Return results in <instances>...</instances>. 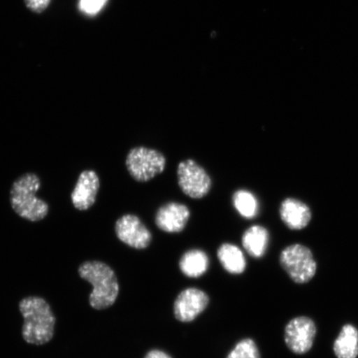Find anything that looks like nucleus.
Wrapping results in <instances>:
<instances>
[{
	"label": "nucleus",
	"mask_w": 358,
	"mask_h": 358,
	"mask_svg": "<svg viewBox=\"0 0 358 358\" xmlns=\"http://www.w3.org/2000/svg\"><path fill=\"white\" fill-rule=\"evenodd\" d=\"M189 217L190 211L186 205L169 203L157 212L155 223L160 230L168 234H178L185 229Z\"/></svg>",
	"instance_id": "nucleus-11"
},
{
	"label": "nucleus",
	"mask_w": 358,
	"mask_h": 358,
	"mask_svg": "<svg viewBox=\"0 0 358 358\" xmlns=\"http://www.w3.org/2000/svg\"><path fill=\"white\" fill-rule=\"evenodd\" d=\"M334 352L337 358L358 357V330L352 324L344 325L334 343Z\"/></svg>",
	"instance_id": "nucleus-13"
},
{
	"label": "nucleus",
	"mask_w": 358,
	"mask_h": 358,
	"mask_svg": "<svg viewBox=\"0 0 358 358\" xmlns=\"http://www.w3.org/2000/svg\"><path fill=\"white\" fill-rule=\"evenodd\" d=\"M208 266L207 254L198 249L187 252L179 262L181 271L189 278H199L208 271Z\"/></svg>",
	"instance_id": "nucleus-14"
},
{
	"label": "nucleus",
	"mask_w": 358,
	"mask_h": 358,
	"mask_svg": "<svg viewBox=\"0 0 358 358\" xmlns=\"http://www.w3.org/2000/svg\"><path fill=\"white\" fill-rule=\"evenodd\" d=\"M268 243V234L262 226L250 227L243 236V245L250 256L261 258L265 255Z\"/></svg>",
	"instance_id": "nucleus-15"
},
{
	"label": "nucleus",
	"mask_w": 358,
	"mask_h": 358,
	"mask_svg": "<svg viewBox=\"0 0 358 358\" xmlns=\"http://www.w3.org/2000/svg\"><path fill=\"white\" fill-rule=\"evenodd\" d=\"M177 173L179 187L183 194L192 199L203 198L211 189V178L194 160L182 161L178 164Z\"/></svg>",
	"instance_id": "nucleus-6"
},
{
	"label": "nucleus",
	"mask_w": 358,
	"mask_h": 358,
	"mask_svg": "<svg viewBox=\"0 0 358 358\" xmlns=\"http://www.w3.org/2000/svg\"><path fill=\"white\" fill-rule=\"evenodd\" d=\"M106 0H80V8L89 15H95L105 6Z\"/></svg>",
	"instance_id": "nucleus-19"
},
{
	"label": "nucleus",
	"mask_w": 358,
	"mask_h": 358,
	"mask_svg": "<svg viewBox=\"0 0 358 358\" xmlns=\"http://www.w3.org/2000/svg\"><path fill=\"white\" fill-rule=\"evenodd\" d=\"M217 257L222 266L231 274L243 273L246 267L244 255L236 245L225 243L218 249Z\"/></svg>",
	"instance_id": "nucleus-16"
},
{
	"label": "nucleus",
	"mask_w": 358,
	"mask_h": 358,
	"mask_svg": "<svg viewBox=\"0 0 358 358\" xmlns=\"http://www.w3.org/2000/svg\"><path fill=\"white\" fill-rule=\"evenodd\" d=\"M282 268L296 284H306L315 276L317 263L306 245L294 244L282 250L280 257Z\"/></svg>",
	"instance_id": "nucleus-4"
},
{
	"label": "nucleus",
	"mask_w": 358,
	"mask_h": 358,
	"mask_svg": "<svg viewBox=\"0 0 358 358\" xmlns=\"http://www.w3.org/2000/svg\"><path fill=\"white\" fill-rule=\"evenodd\" d=\"M41 187L37 174L27 173L13 182L10 190L11 207L19 216L29 222H38L47 216L46 201L36 196Z\"/></svg>",
	"instance_id": "nucleus-3"
},
{
	"label": "nucleus",
	"mask_w": 358,
	"mask_h": 358,
	"mask_svg": "<svg viewBox=\"0 0 358 358\" xmlns=\"http://www.w3.org/2000/svg\"><path fill=\"white\" fill-rule=\"evenodd\" d=\"M280 214L282 221L292 230L306 228L311 220L310 208L301 201L294 199H285L281 203Z\"/></svg>",
	"instance_id": "nucleus-12"
},
{
	"label": "nucleus",
	"mask_w": 358,
	"mask_h": 358,
	"mask_svg": "<svg viewBox=\"0 0 358 358\" xmlns=\"http://www.w3.org/2000/svg\"><path fill=\"white\" fill-rule=\"evenodd\" d=\"M234 204L237 212L243 217L253 218L258 213V201L256 196L249 191H236L234 195Z\"/></svg>",
	"instance_id": "nucleus-17"
},
{
	"label": "nucleus",
	"mask_w": 358,
	"mask_h": 358,
	"mask_svg": "<svg viewBox=\"0 0 358 358\" xmlns=\"http://www.w3.org/2000/svg\"><path fill=\"white\" fill-rule=\"evenodd\" d=\"M317 334V328L310 317L301 316L291 320L285 329V342L295 355H304L310 350Z\"/></svg>",
	"instance_id": "nucleus-7"
},
{
	"label": "nucleus",
	"mask_w": 358,
	"mask_h": 358,
	"mask_svg": "<svg viewBox=\"0 0 358 358\" xmlns=\"http://www.w3.org/2000/svg\"><path fill=\"white\" fill-rule=\"evenodd\" d=\"M209 303L208 294L199 289L183 290L174 303V315L178 321L187 323L205 310Z\"/></svg>",
	"instance_id": "nucleus-9"
},
{
	"label": "nucleus",
	"mask_w": 358,
	"mask_h": 358,
	"mask_svg": "<svg viewBox=\"0 0 358 358\" xmlns=\"http://www.w3.org/2000/svg\"><path fill=\"white\" fill-rule=\"evenodd\" d=\"M20 310L24 317L22 335L25 341L34 345L50 342L55 335L56 317L48 303L41 297L22 299Z\"/></svg>",
	"instance_id": "nucleus-1"
},
{
	"label": "nucleus",
	"mask_w": 358,
	"mask_h": 358,
	"mask_svg": "<svg viewBox=\"0 0 358 358\" xmlns=\"http://www.w3.org/2000/svg\"><path fill=\"white\" fill-rule=\"evenodd\" d=\"M125 163L134 180L145 182L164 171L166 159L159 151L146 147H136L129 152Z\"/></svg>",
	"instance_id": "nucleus-5"
},
{
	"label": "nucleus",
	"mask_w": 358,
	"mask_h": 358,
	"mask_svg": "<svg viewBox=\"0 0 358 358\" xmlns=\"http://www.w3.org/2000/svg\"><path fill=\"white\" fill-rule=\"evenodd\" d=\"M79 275L93 286L89 302L95 310H102L113 306L119 294V283L115 272L106 264L92 261L82 264Z\"/></svg>",
	"instance_id": "nucleus-2"
},
{
	"label": "nucleus",
	"mask_w": 358,
	"mask_h": 358,
	"mask_svg": "<svg viewBox=\"0 0 358 358\" xmlns=\"http://www.w3.org/2000/svg\"><path fill=\"white\" fill-rule=\"evenodd\" d=\"M227 358H261V353L252 339L245 338L236 344Z\"/></svg>",
	"instance_id": "nucleus-18"
},
{
	"label": "nucleus",
	"mask_w": 358,
	"mask_h": 358,
	"mask_svg": "<svg viewBox=\"0 0 358 358\" xmlns=\"http://www.w3.org/2000/svg\"><path fill=\"white\" fill-rule=\"evenodd\" d=\"M24 2L30 10L40 13L46 10L51 0H24Z\"/></svg>",
	"instance_id": "nucleus-20"
},
{
	"label": "nucleus",
	"mask_w": 358,
	"mask_h": 358,
	"mask_svg": "<svg viewBox=\"0 0 358 358\" xmlns=\"http://www.w3.org/2000/svg\"><path fill=\"white\" fill-rule=\"evenodd\" d=\"M100 179L93 170H85L80 174L77 185L71 192V201L75 208L86 211L96 203Z\"/></svg>",
	"instance_id": "nucleus-10"
},
{
	"label": "nucleus",
	"mask_w": 358,
	"mask_h": 358,
	"mask_svg": "<svg viewBox=\"0 0 358 358\" xmlns=\"http://www.w3.org/2000/svg\"><path fill=\"white\" fill-rule=\"evenodd\" d=\"M115 234L120 241L136 249H145L152 241L150 231L140 218L132 214L124 215L115 223Z\"/></svg>",
	"instance_id": "nucleus-8"
},
{
	"label": "nucleus",
	"mask_w": 358,
	"mask_h": 358,
	"mask_svg": "<svg viewBox=\"0 0 358 358\" xmlns=\"http://www.w3.org/2000/svg\"><path fill=\"white\" fill-rule=\"evenodd\" d=\"M145 358H171V357L162 351L153 350L148 353Z\"/></svg>",
	"instance_id": "nucleus-21"
}]
</instances>
